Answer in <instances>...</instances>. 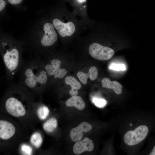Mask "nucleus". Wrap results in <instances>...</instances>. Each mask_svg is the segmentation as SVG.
<instances>
[{
    "label": "nucleus",
    "instance_id": "nucleus-13",
    "mask_svg": "<svg viewBox=\"0 0 155 155\" xmlns=\"http://www.w3.org/2000/svg\"><path fill=\"white\" fill-rule=\"evenodd\" d=\"M102 87L113 90L118 95L121 94L122 92L123 86L118 82L114 81H112L108 78H104L101 81Z\"/></svg>",
    "mask_w": 155,
    "mask_h": 155
},
{
    "label": "nucleus",
    "instance_id": "nucleus-23",
    "mask_svg": "<svg viewBox=\"0 0 155 155\" xmlns=\"http://www.w3.org/2000/svg\"><path fill=\"white\" fill-rule=\"evenodd\" d=\"M6 4V1L4 0H0V11H2L5 7Z\"/></svg>",
    "mask_w": 155,
    "mask_h": 155
},
{
    "label": "nucleus",
    "instance_id": "nucleus-1",
    "mask_svg": "<svg viewBox=\"0 0 155 155\" xmlns=\"http://www.w3.org/2000/svg\"><path fill=\"white\" fill-rule=\"evenodd\" d=\"M20 75V85L31 89L45 84L47 80L46 72L40 69L36 61L27 63L23 67Z\"/></svg>",
    "mask_w": 155,
    "mask_h": 155
},
{
    "label": "nucleus",
    "instance_id": "nucleus-2",
    "mask_svg": "<svg viewBox=\"0 0 155 155\" xmlns=\"http://www.w3.org/2000/svg\"><path fill=\"white\" fill-rule=\"evenodd\" d=\"M5 48L3 54V58L5 67L7 75L9 79L12 78L22 66V61L20 52L15 47L8 46Z\"/></svg>",
    "mask_w": 155,
    "mask_h": 155
},
{
    "label": "nucleus",
    "instance_id": "nucleus-18",
    "mask_svg": "<svg viewBox=\"0 0 155 155\" xmlns=\"http://www.w3.org/2000/svg\"><path fill=\"white\" fill-rule=\"evenodd\" d=\"M49 110L47 107L44 106H42L38 109V115L40 119L44 120L49 115Z\"/></svg>",
    "mask_w": 155,
    "mask_h": 155
},
{
    "label": "nucleus",
    "instance_id": "nucleus-11",
    "mask_svg": "<svg viewBox=\"0 0 155 155\" xmlns=\"http://www.w3.org/2000/svg\"><path fill=\"white\" fill-rule=\"evenodd\" d=\"M94 148L92 141L87 137L76 142L73 148L74 153L76 154H81L85 151H92Z\"/></svg>",
    "mask_w": 155,
    "mask_h": 155
},
{
    "label": "nucleus",
    "instance_id": "nucleus-6",
    "mask_svg": "<svg viewBox=\"0 0 155 155\" xmlns=\"http://www.w3.org/2000/svg\"><path fill=\"white\" fill-rule=\"evenodd\" d=\"M43 29L44 34L41 41L42 45L45 46L52 45L57 39V34L53 25L50 23H46L44 25Z\"/></svg>",
    "mask_w": 155,
    "mask_h": 155
},
{
    "label": "nucleus",
    "instance_id": "nucleus-15",
    "mask_svg": "<svg viewBox=\"0 0 155 155\" xmlns=\"http://www.w3.org/2000/svg\"><path fill=\"white\" fill-rule=\"evenodd\" d=\"M65 82L71 87V89L69 91L70 95L71 96L77 95L78 94V90L81 88L80 83L75 78L71 76L67 77L65 78Z\"/></svg>",
    "mask_w": 155,
    "mask_h": 155
},
{
    "label": "nucleus",
    "instance_id": "nucleus-22",
    "mask_svg": "<svg viewBox=\"0 0 155 155\" xmlns=\"http://www.w3.org/2000/svg\"><path fill=\"white\" fill-rule=\"evenodd\" d=\"M22 0H7L8 2L13 5H17L20 3Z\"/></svg>",
    "mask_w": 155,
    "mask_h": 155
},
{
    "label": "nucleus",
    "instance_id": "nucleus-10",
    "mask_svg": "<svg viewBox=\"0 0 155 155\" xmlns=\"http://www.w3.org/2000/svg\"><path fill=\"white\" fill-rule=\"evenodd\" d=\"M16 131L14 126L9 121L0 119V140H7L11 138Z\"/></svg>",
    "mask_w": 155,
    "mask_h": 155
},
{
    "label": "nucleus",
    "instance_id": "nucleus-3",
    "mask_svg": "<svg viewBox=\"0 0 155 155\" xmlns=\"http://www.w3.org/2000/svg\"><path fill=\"white\" fill-rule=\"evenodd\" d=\"M149 131L148 127L145 125L139 126L134 131H127L124 135L125 142L129 146L137 144L144 140Z\"/></svg>",
    "mask_w": 155,
    "mask_h": 155
},
{
    "label": "nucleus",
    "instance_id": "nucleus-26",
    "mask_svg": "<svg viewBox=\"0 0 155 155\" xmlns=\"http://www.w3.org/2000/svg\"><path fill=\"white\" fill-rule=\"evenodd\" d=\"M130 125L131 126H132V123H130Z\"/></svg>",
    "mask_w": 155,
    "mask_h": 155
},
{
    "label": "nucleus",
    "instance_id": "nucleus-14",
    "mask_svg": "<svg viewBox=\"0 0 155 155\" xmlns=\"http://www.w3.org/2000/svg\"><path fill=\"white\" fill-rule=\"evenodd\" d=\"M66 104L67 106L74 107L79 110H83L85 106V103L79 96H72L66 101Z\"/></svg>",
    "mask_w": 155,
    "mask_h": 155
},
{
    "label": "nucleus",
    "instance_id": "nucleus-8",
    "mask_svg": "<svg viewBox=\"0 0 155 155\" xmlns=\"http://www.w3.org/2000/svg\"><path fill=\"white\" fill-rule=\"evenodd\" d=\"M53 25L62 37L72 35L75 31V26L71 22L64 23L57 19L53 20Z\"/></svg>",
    "mask_w": 155,
    "mask_h": 155
},
{
    "label": "nucleus",
    "instance_id": "nucleus-25",
    "mask_svg": "<svg viewBox=\"0 0 155 155\" xmlns=\"http://www.w3.org/2000/svg\"><path fill=\"white\" fill-rule=\"evenodd\" d=\"M155 146H154V148H153V149L152 151V152H151L150 153V155H155Z\"/></svg>",
    "mask_w": 155,
    "mask_h": 155
},
{
    "label": "nucleus",
    "instance_id": "nucleus-20",
    "mask_svg": "<svg viewBox=\"0 0 155 155\" xmlns=\"http://www.w3.org/2000/svg\"><path fill=\"white\" fill-rule=\"evenodd\" d=\"M110 68L116 71H123L125 70V65L123 64L113 63L110 67Z\"/></svg>",
    "mask_w": 155,
    "mask_h": 155
},
{
    "label": "nucleus",
    "instance_id": "nucleus-9",
    "mask_svg": "<svg viewBox=\"0 0 155 155\" xmlns=\"http://www.w3.org/2000/svg\"><path fill=\"white\" fill-rule=\"evenodd\" d=\"M92 127L90 124L86 122H83L78 126L73 128L70 131V135L71 140L74 142L81 140L83 134L90 131Z\"/></svg>",
    "mask_w": 155,
    "mask_h": 155
},
{
    "label": "nucleus",
    "instance_id": "nucleus-17",
    "mask_svg": "<svg viewBox=\"0 0 155 155\" xmlns=\"http://www.w3.org/2000/svg\"><path fill=\"white\" fill-rule=\"evenodd\" d=\"M43 141V139L41 135L38 132L34 133L30 138L31 143L36 148H39Z\"/></svg>",
    "mask_w": 155,
    "mask_h": 155
},
{
    "label": "nucleus",
    "instance_id": "nucleus-4",
    "mask_svg": "<svg viewBox=\"0 0 155 155\" xmlns=\"http://www.w3.org/2000/svg\"><path fill=\"white\" fill-rule=\"evenodd\" d=\"M89 52L92 57L101 61L110 59L115 53V51L112 48L97 43H93L90 45Z\"/></svg>",
    "mask_w": 155,
    "mask_h": 155
},
{
    "label": "nucleus",
    "instance_id": "nucleus-21",
    "mask_svg": "<svg viewBox=\"0 0 155 155\" xmlns=\"http://www.w3.org/2000/svg\"><path fill=\"white\" fill-rule=\"evenodd\" d=\"M21 149L23 152L27 155H31L32 152V148L27 145H22L21 147Z\"/></svg>",
    "mask_w": 155,
    "mask_h": 155
},
{
    "label": "nucleus",
    "instance_id": "nucleus-12",
    "mask_svg": "<svg viewBox=\"0 0 155 155\" xmlns=\"http://www.w3.org/2000/svg\"><path fill=\"white\" fill-rule=\"evenodd\" d=\"M98 75L97 68L95 66H92L90 68L88 73L80 71L77 73V75L80 82L83 84H86L87 83L88 78L92 81H94L96 79Z\"/></svg>",
    "mask_w": 155,
    "mask_h": 155
},
{
    "label": "nucleus",
    "instance_id": "nucleus-16",
    "mask_svg": "<svg viewBox=\"0 0 155 155\" xmlns=\"http://www.w3.org/2000/svg\"><path fill=\"white\" fill-rule=\"evenodd\" d=\"M57 121L54 117H51L43 124V127L46 132L51 133L53 132L57 128Z\"/></svg>",
    "mask_w": 155,
    "mask_h": 155
},
{
    "label": "nucleus",
    "instance_id": "nucleus-7",
    "mask_svg": "<svg viewBox=\"0 0 155 155\" xmlns=\"http://www.w3.org/2000/svg\"><path fill=\"white\" fill-rule=\"evenodd\" d=\"M50 63L46 65L45 69L48 74L51 76H54L55 78H63L67 74V70L64 69H61V61L58 59H53Z\"/></svg>",
    "mask_w": 155,
    "mask_h": 155
},
{
    "label": "nucleus",
    "instance_id": "nucleus-19",
    "mask_svg": "<svg viewBox=\"0 0 155 155\" xmlns=\"http://www.w3.org/2000/svg\"><path fill=\"white\" fill-rule=\"evenodd\" d=\"M92 102L96 106L99 108L104 107L107 104L106 100L101 98H94L92 99Z\"/></svg>",
    "mask_w": 155,
    "mask_h": 155
},
{
    "label": "nucleus",
    "instance_id": "nucleus-5",
    "mask_svg": "<svg viewBox=\"0 0 155 155\" xmlns=\"http://www.w3.org/2000/svg\"><path fill=\"white\" fill-rule=\"evenodd\" d=\"M4 105L7 112L13 116L22 117L26 114V110L22 103L15 97L10 96L7 98Z\"/></svg>",
    "mask_w": 155,
    "mask_h": 155
},
{
    "label": "nucleus",
    "instance_id": "nucleus-24",
    "mask_svg": "<svg viewBox=\"0 0 155 155\" xmlns=\"http://www.w3.org/2000/svg\"><path fill=\"white\" fill-rule=\"evenodd\" d=\"M77 3L79 4L82 5L85 4L86 3L87 0H74Z\"/></svg>",
    "mask_w": 155,
    "mask_h": 155
}]
</instances>
